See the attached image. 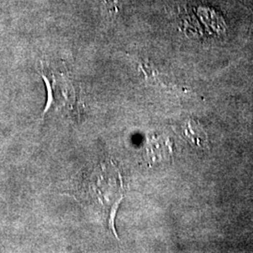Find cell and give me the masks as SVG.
Here are the masks:
<instances>
[{
    "label": "cell",
    "mask_w": 253,
    "mask_h": 253,
    "mask_svg": "<svg viewBox=\"0 0 253 253\" xmlns=\"http://www.w3.org/2000/svg\"><path fill=\"white\" fill-rule=\"evenodd\" d=\"M119 1L120 0H102L104 6L111 16H116L118 14V9H119Z\"/></svg>",
    "instance_id": "6da1fadb"
}]
</instances>
